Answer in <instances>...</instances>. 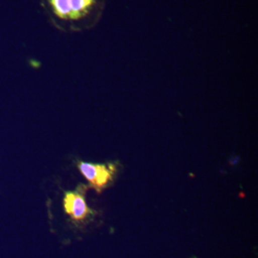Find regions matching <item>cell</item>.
Segmentation results:
<instances>
[{
    "instance_id": "cell-4",
    "label": "cell",
    "mask_w": 258,
    "mask_h": 258,
    "mask_svg": "<svg viewBox=\"0 0 258 258\" xmlns=\"http://www.w3.org/2000/svg\"><path fill=\"white\" fill-rule=\"evenodd\" d=\"M47 5L55 21L70 23L71 1L70 0H47Z\"/></svg>"
},
{
    "instance_id": "cell-1",
    "label": "cell",
    "mask_w": 258,
    "mask_h": 258,
    "mask_svg": "<svg viewBox=\"0 0 258 258\" xmlns=\"http://www.w3.org/2000/svg\"><path fill=\"white\" fill-rule=\"evenodd\" d=\"M71 1V19L70 24L79 29L85 26L88 22H94L95 14L101 9L102 0H70Z\"/></svg>"
},
{
    "instance_id": "cell-3",
    "label": "cell",
    "mask_w": 258,
    "mask_h": 258,
    "mask_svg": "<svg viewBox=\"0 0 258 258\" xmlns=\"http://www.w3.org/2000/svg\"><path fill=\"white\" fill-rule=\"evenodd\" d=\"M63 205H64L65 212L69 214L74 221H83L90 212L87 207V204L85 202L83 191H80V190L76 192H71V191L66 192Z\"/></svg>"
},
{
    "instance_id": "cell-2",
    "label": "cell",
    "mask_w": 258,
    "mask_h": 258,
    "mask_svg": "<svg viewBox=\"0 0 258 258\" xmlns=\"http://www.w3.org/2000/svg\"><path fill=\"white\" fill-rule=\"evenodd\" d=\"M79 168L86 180L98 190L101 191L102 187L107 184L111 179L112 172L114 171L115 167L110 165L109 167L101 165H93L90 163L80 162Z\"/></svg>"
}]
</instances>
